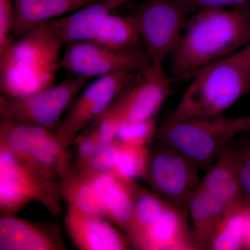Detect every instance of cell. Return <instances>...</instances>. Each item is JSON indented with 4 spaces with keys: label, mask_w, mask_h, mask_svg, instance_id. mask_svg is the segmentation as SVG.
<instances>
[{
    "label": "cell",
    "mask_w": 250,
    "mask_h": 250,
    "mask_svg": "<svg viewBox=\"0 0 250 250\" xmlns=\"http://www.w3.org/2000/svg\"><path fill=\"white\" fill-rule=\"evenodd\" d=\"M250 42V4L239 7H205L189 18L172 54L174 80H190Z\"/></svg>",
    "instance_id": "obj_1"
},
{
    "label": "cell",
    "mask_w": 250,
    "mask_h": 250,
    "mask_svg": "<svg viewBox=\"0 0 250 250\" xmlns=\"http://www.w3.org/2000/svg\"><path fill=\"white\" fill-rule=\"evenodd\" d=\"M190 80L167 119L222 116L242 97L250 94V64L246 47L205 67Z\"/></svg>",
    "instance_id": "obj_2"
},
{
    "label": "cell",
    "mask_w": 250,
    "mask_h": 250,
    "mask_svg": "<svg viewBox=\"0 0 250 250\" xmlns=\"http://www.w3.org/2000/svg\"><path fill=\"white\" fill-rule=\"evenodd\" d=\"M62 45L32 28L0 54L1 95L19 98L54 84Z\"/></svg>",
    "instance_id": "obj_3"
},
{
    "label": "cell",
    "mask_w": 250,
    "mask_h": 250,
    "mask_svg": "<svg viewBox=\"0 0 250 250\" xmlns=\"http://www.w3.org/2000/svg\"><path fill=\"white\" fill-rule=\"evenodd\" d=\"M250 132V116L167 119L158 130L159 139L170 145L200 168H209L231 140Z\"/></svg>",
    "instance_id": "obj_4"
},
{
    "label": "cell",
    "mask_w": 250,
    "mask_h": 250,
    "mask_svg": "<svg viewBox=\"0 0 250 250\" xmlns=\"http://www.w3.org/2000/svg\"><path fill=\"white\" fill-rule=\"evenodd\" d=\"M60 182L46 178L4 147L0 146V210L14 215L33 201L41 203L52 215L62 210Z\"/></svg>",
    "instance_id": "obj_5"
},
{
    "label": "cell",
    "mask_w": 250,
    "mask_h": 250,
    "mask_svg": "<svg viewBox=\"0 0 250 250\" xmlns=\"http://www.w3.org/2000/svg\"><path fill=\"white\" fill-rule=\"evenodd\" d=\"M197 11L183 0H146L129 14L137 24L153 66H163L182 38L190 13Z\"/></svg>",
    "instance_id": "obj_6"
},
{
    "label": "cell",
    "mask_w": 250,
    "mask_h": 250,
    "mask_svg": "<svg viewBox=\"0 0 250 250\" xmlns=\"http://www.w3.org/2000/svg\"><path fill=\"white\" fill-rule=\"evenodd\" d=\"M0 146L49 179L60 178L70 166L68 155L54 130L1 121Z\"/></svg>",
    "instance_id": "obj_7"
},
{
    "label": "cell",
    "mask_w": 250,
    "mask_h": 250,
    "mask_svg": "<svg viewBox=\"0 0 250 250\" xmlns=\"http://www.w3.org/2000/svg\"><path fill=\"white\" fill-rule=\"evenodd\" d=\"M91 79L75 75L26 96H0L1 121L42 126L56 131L64 112Z\"/></svg>",
    "instance_id": "obj_8"
},
{
    "label": "cell",
    "mask_w": 250,
    "mask_h": 250,
    "mask_svg": "<svg viewBox=\"0 0 250 250\" xmlns=\"http://www.w3.org/2000/svg\"><path fill=\"white\" fill-rule=\"evenodd\" d=\"M139 73L111 74L99 77L87 85L72 101L56 130L62 146L65 148L69 147L81 131L106 113L137 79Z\"/></svg>",
    "instance_id": "obj_9"
},
{
    "label": "cell",
    "mask_w": 250,
    "mask_h": 250,
    "mask_svg": "<svg viewBox=\"0 0 250 250\" xmlns=\"http://www.w3.org/2000/svg\"><path fill=\"white\" fill-rule=\"evenodd\" d=\"M199 168L187 156L160 140L150 148L146 178L153 192L188 212L190 200L200 182Z\"/></svg>",
    "instance_id": "obj_10"
},
{
    "label": "cell",
    "mask_w": 250,
    "mask_h": 250,
    "mask_svg": "<svg viewBox=\"0 0 250 250\" xmlns=\"http://www.w3.org/2000/svg\"><path fill=\"white\" fill-rule=\"evenodd\" d=\"M151 65L146 50L139 48L116 52L91 41L65 45L61 69L78 76L99 78L119 72H139Z\"/></svg>",
    "instance_id": "obj_11"
},
{
    "label": "cell",
    "mask_w": 250,
    "mask_h": 250,
    "mask_svg": "<svg viewBox=\"0 0 250 250\" xmlns=\"http://www.w3.org/2000/svg\"><path fill=\"white\" fill-rule=\"evenodd\" d=\"M170 83L164 67L150 65L140 72L103 116L121 125L152 119L169 95Z\"/></svg>",
    "instance_id": "obj_12"
},
{
    "label": "cell",
    "mask_w": 250,
    "mask_h": 250,
    "mask_svg": "<svg viewBox=\"0 0 250 250\" xmlns=\"http://www.w3.org/2000/svg\"><path fill=\"white\" fill-rule=\"evenodd\" d=\"M187 214L167 202L160 213L128 240L137 250H200L193 230L188 225Z\"/></svg>",
    "instance_id": "obj_13"
},
{
    "label": "cell",
    "mask_w": 250,
    "mask_h": 250,
    "mask_svg": "<svg viewBox=\"0 0 250 250\" xmlns=\"http://www.w3.org/2000/svg\"><path fill=\"white\" fill-rule=\"evenodd\" d=\"M132 0H98L35 28L62 46L91 41L104 19Z\"/></svg>",
    "instance_id": "obj_14"
},
{
    "label": "cell",
    "mask_w": 250,
    "mask_h": 250,
    "mask_svg": "<svg viewBox=\"0 0 250 250\" xmlns=\"http://www.w3.org/2000/svg\"><path fill=\"white\" fill-rule=\"evenodd\" d=\"M65 249L60 229L55 224L33 223L14 215H1L0 250Z\"/></svg>",
    "instance_id": "obj_15"
},
{
    "label": "cell",
    "mask_w": 250,
    "mask_h": 250,
    "mask_svg": "<svg viewBox=\"0 0 250 250\" xmlns=\"http://www.w3.org/2000/svg\"><path fill=\"white\" fill-rule=\"evenodd\" d=\"M103 218L68 205L65 225L74 245L82 250L129 249L127 240Z\"/></svg>",
    "instance_id": "obj_16"
},
{
    "label": "cell",
    "mask_w": 250,
    "mask_h": 250,
    "mask_svg": "<svg viewBox=\"0 0 250 250\" xmlns=\"http://www.w3.org/2000/svg\"><path fill=\"white\" fill-rule=\"evenodd\" d=\"M89 176L103 204L105 218L126 232L134 210L136 182L123 178L114 171Z\"/></svg>",
    "instance_id": "obj_17"
},
{
    "label": "cell",
    "mask_w": 250,
    "mask_h": 250,
    "mask_svg": "<svg viewBox=\"0 0 250 250\" xmlns=\"http://www.w3.org/2000/svg\"><path fill=\"white\" fill-rule=\"evenodd\" d=\"M236 138L224 148L199 184V187L209 192L227 209L241 202L234 161Z\"/></svg>",
    "instance_id": "obj_18"
},
{
    "label": "cell",
    "mask_w": 250,
    "mask_h": 250,
    "mask_svg": "<svg viewBox=\"0 0 250 250\" xmlns=\"http://www.w3.org/2000/svg\"><path fill=\"white\" fill-rule=\"evenodd\" d=\"M98 0H14L16 11L14 35L20 36L47 21L62 17Z\"/></svg>",
    "instance_id": "obj_19"
},
{
    "label": "cell",
    "mask_w": 250,
    "mask_h": 250,
    "mask_svg": "<svg viewBox=\"0 0 250 250\" xmlns=\"http://www.w3.org/2000/svg\"><path fill=\"white\" fill-rule=\"evenodd\" d=\"M59 179L62 199L67 205L87 214L105 218L103 204L90 176L70 166Z\"/></svg>",
    "instance_id": "obj_20"
},
{
    "label": "cell",
    "mask_w": 250,
    "mask_h": 250,
    "mask_svg": "<svg viewBox=\"0 0 250 250\" xmlns=\"http://www.w3.org/2000/svg\"><path fill=\"white\" fill-rule=\"evenodd\" d=\"M227 210L213 195L198 185L189 204L188 211L193 223L192 230L200 250L207 249L219 223Z\"/></svg>",
    "instance_id": "obj_21"
},
{
    "label": "cell",
    "mask_w": 250,
    "mask_h": 250,
    "mask_svg": "<svg viewBox=\"0 0 250 250\" xmlns=\"http://www.w3.org/2000/svg\"><path fill=\"white\" fill-rule=\"evenodd\" d=\"M91 41L116 52H128L139 48L142 41L137 24L127 15L110 14L104 19Z\"/></svg>",
    "instance_id": "obj_22"
},
{
    "label": "cell",
    "mask_w": 250,
    "mask_h": 250,
    "mask_svg": "<svg viewBox=\"0 0 250 250\" xmlns=\"http://www.w3.org/2000/svg\"><path fill=\"white\" fill-rule=\"evenodd\" d=\"M249 207L241 202L230 207L219 223L208 250H244L247 215Z\"/></svg>",
    "instance_id": "obj_23"
},
{
    "label": "cell",
    "mask_w": 250,
    "mask_h": 250,
    "mask_svg": "<svg viewBox=\"0 0 250 250\" xmlns=\"http://www.w3.org/2000/svg\"><path fill=\"white\" fill-rule=\"evenodd\" d=\"M150 148L147 146L123 144L115 172L123 178L134 180L146 177L149 165Z\"/></svg>",
    "instance_id": "obj_24"
},
{
    "label": "cell",
    "mask_w": 250,
    "mask_h": 250,
    "mask_svg": "<svg viewBox=\"0 0 250 250\" xmlns=\"http://www.w3.org/2000/svg\"><path fill=\"white\" fill-rule=\"evenodd\" d=\"M234 161L240 201L250 208V137L235 139Z\"/></svg>",
    "instance_id": "obj_25"
},
{
    "label": "cell",
    "mask_w": 250,
    "mask_h": 250,
    "mask_svg": "<svg viewBox=\"0 0 250 250\" xmlns=\"http://www.w3.org/2000/svg\"><path fill=\"white\" fill-rule=\"evenodd\" d=\"M123 143L118 140L99 148L84 164L78 166L83 173L88 175L112 172L116 168L121 156Z\"/></svg>",
    "instance_id": "obj_26"
},
{
    "label": "cell",
    "mask_w": 250,
    "mask_h": 250,
    "mask_svg": "<svg viewBox=\"0 0 250 250\" xmlns=\"http://www.w3.org/2000/svg\"><path fill=\"white\" fill-rule=\"evenodd\" d=\"M154 118L122 125L117 134L116 140L129 146H147L157 132Z\"/></svg>",
    "instance_id": "obj_27"
},
{
    "label": "cell",
    "mask_w": 250,
    "mask_h": 250,
    "mask_svg": "<svg viewBox=\"0 0 250 250\" xmlns=\"http://www.w3.org/2000/svg\"><path fill=\"white\" fill-rule=\"evenodd\" d=\"M16 19L14 0H0V54L14 41Z\"/></svg>",
    "instance_id": "obj_28"
},
{
    "label": "cell",
    "mask_w": 250,
    "mask_h": 250,
    "mask_svg": "<svg viewBox=\"0 0 250 250\" xmlns=\"http://www.w3.org/2000/svg\"><path fill=\"white\" fill-rule=\"evenodd\" d=\"M79 141L77 162L78 166H81L84 164L101 146L96 134L92 128L85 136L80 137Z\"/></svg>",
    "instance_id": "obj_29"
},
{
    "label": "cell",
    "mask_w": 250,
    "mask_h": 250,
    "mask_svg": "<svg viewBox=\"0 0 250 250\" xmlns=\"http://www.w3.org/2000/svg\"><path fill=\"white\" fill-rule=\"evenodd\" d=\"M197 11L205 7L233 8L250 4V0H183Z\"/></svg>",
    "instance_id": "obj_30"
},
{
    "label": "cell",
    "mask_w": 250,
    "mask_h": 250,
    "mask_svg": "<svg viewBox=\"0 0 250 250\" xmlns=\"http://www.w3.org/2000/svg\"><path fill=\"white\" fill-rule=\"evenodd\" d=\"M244 250H250V209L247 215L246 233L244 238Z\"/></svg>",
    "instance_id": "obj_31"
},
{
    "label": "cell",
    "mask_w": 250,
    "mask_h": 250,
    "mask_svg": "<svg viewBox=\"0 0 250 250\" xmlns=\"http://www.w3.org/2000/svg\"><path fill=\"white\" fill-rule=\"evenodd\" d=\"M247 49V52H248V59H249V62L250 64V42L248 45L246 46Z\"/></svg>",
    "instance_id": "obj_32"
}]
</instances>
